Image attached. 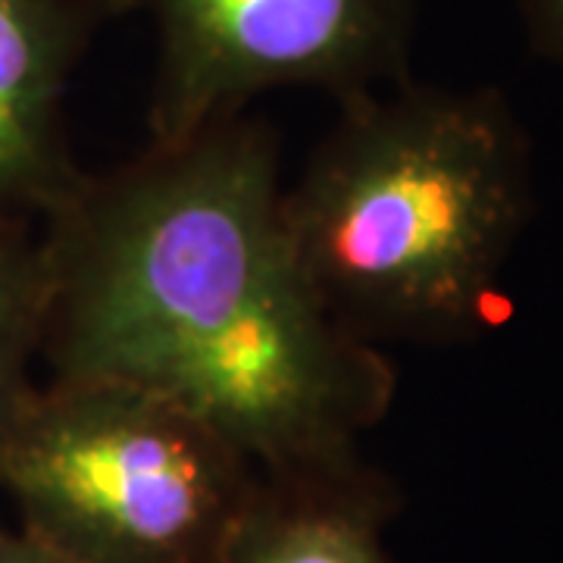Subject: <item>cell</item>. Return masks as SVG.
I'll return each mask as SVG.
<instances>
[{
	"label": "cell",
	"mask_w": 563,
	"mask_h": 563,
	"mask_svg": "<svg viewBox=\"0 0 563 563\" xmlns=\"http://www.w3.org/2000/svg\"><path fill=\"white\" fill-rule=\"evenodd\" d=\"M139 0H0V217L44 220L85 179L66 95L95 35Z\"/></svg>",
	"instance_id": "cell-5"
},
{
	"label": "cell",
	"mask_w": 563,
	"mask_h": 563,
	"mask_svg": "<svg viewBox=\"0 0 563 563\" xmlns=\"http://www.w3.org/2000/svg\"><path fill=\"white\" fill-rule=\"evenodd\" d=\"M261 470L176 401L47 379L0 435L16 526L73 563H213Z\"/></svg>",
	"instance_id": "cell-3"
},
{
	"label": "cell",
	"mask_w": 563,
	"mask_h": 563,
	"mask_svg": "<svg viewBox=\"0 0 563 563\" xmlns=\"http://www.w3.org/2000/svg\"><path fill=\"white\" fill-rule=\"evenodd\" d=\"M391 495L363 461L261 473L213 563H395L383 529Z\"/></svg>",
	"instance_id": "cell-6"
},
{
	"label": "cell",
	"mask_w": 563,
	"mask_h": 563,
	"mask_svg": "<svg viewBox=\"0 0 563 563\" xmlns=\"http://www.w3.org/2000/svg\"><path fill=\"white\" fill-rule=\"evenodd\" d=\"M536 47L563 60V0H520Z\"/></svg>",
	"instance_id": "cell-8"
},
{
	"label": "cell",
	"mask_w": 563,
	"mask_h": 563,
	"mask_svg": "<svg viewBox=\"0 0 563 563\" xmlns=\"http://www.w3.org/2000/svg\"><path fill=\"white\" fill-rule=\"evenodd\" d=\"M339 103L282 201L317 298L376 347L479 335L532 203L517 117L407 79Z\"/></svg>",
	"instance_id": "cell-2"
},
{
	"label": "cell",
	"mask_w": 563,
	"mask_h": 563,
	"mask_svg": "<svg viewBox=\"0 0 563 563\" xmlns=\"http://www.w3.org/2000/svg\"><path fill=\"white\" fill-rule=\"evenodd\" d=\"M279 144L244 113L154 144L41 220L47 379H110L195 413L266 476L361 461L395 369L303 276Z\"/></svg>",
	"instance_id": "cell-1"
},
{
	"label": "cell",
	"mask_w": 563,
	"mask_h": 563,
	"mask_svg": "<svg viewBox=\"0 0 563 563\" xmlns=\"http://www.w3.org/2000/svg\"><path fill=\"white\" fill-rule=\"evenodd\" d=\"M157 22L147 132L179 141L273 88L339 101L407 79L410 0H139Z\"/></svg>",
	"instance_id": "cell-4"
},
{
	"label": "cell",
	"mask_w": 563,
	"mask_h": 563,
	"mask_svg": "<svg viewBox=\"0 0 563 563\" xmlns=\"http://www.w3.org/2000/svg\"><path fill=\"white\" fill-rule=\"evenodd\" d=\"M0 563H73L51 551L38 539L25 536L20 526L0 523Z\"/></svg>",
	"instance_id": "cell-9"
},
{
	"label": "cell",
	"mask_w": 563,
	"mask_h": 563,
	"mask_svg": "<svg viewBox=\"0 0 563 563\" xmlns=\"http://www.w3.org/2000/svg\"><path fill=\"white\" fill-rule=\"evenodd\" d=\"M47 317V261L41 222L0 217V435L16 420L38 383Z\"/></svg>",
	"instance_id": "cell-7"
}]
</instances>
